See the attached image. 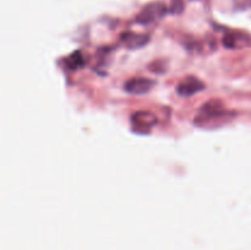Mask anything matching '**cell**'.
Instances as JSON below:
<instances>
[{
  "instance_id": "obj_1",
  "label": "cell",
  "mask_w": 251,
  "mask_h": 250,
  "mask_svg": "<svg viewBox=\"0 0 251 250\" xmlns=\"http://www.w3.org/2000/svg\"><path fill=\"white\" fill-rule=\"evenodd\" d=\"M167 11V7L164 6V4L157 1V2H151L147 6L144 7L141 12L137 15L136 22L142 25L151 24V22L156 21V20L161 19L164 16Z\"/></svg>"
},
{
  "instance_id": "obj_2",
  "label": "cell",
  "mask_w": 251,
  "mask_h": 250,
  "mask_svg": "<svg viewBox=\"0 0 251 250\" xmlns=\"http://www.w3.org/2000/svg\"><path fill=\"white\" fill-rule=\"evenodd\" d=\"M131 124L135 131L146 134V132H149L154 126V124H156V118L151 113L137 112L132 115Z\"/></svg>"
},
{
  "instance_id": "obj_3",
  "label": "cell",
  "mask_w": 251,
  "mask_h": 250,
  "mask_svg": "<svg viewBox=\"0 0 251 250\" xmlns=\"http://www.w3.org/2000/svg\"><path fill=\"white\" fill-rule=\"evenodd\" d=\"M153 85L154 82L150 78L135 77L125 83V91L132 93V95H144V93L149 92L153 87Z\"/></svg>"
},
{
  "instance_id": "obj_4",
  "label": "cell",
  "mask_w": 251,
  "mask_h": 250,
  "mask_svg": "<svg viewBox=\"0 0 251 250\" xmlns=\"http://www.w3.org/2000/svg\"><path fill=\"white\" fill-rule=\"evenodd\" d=\"M203 88H205V85L199 78L194 77V76H188L179 83L176 90H178V93L180 96H188L189 97V96L200 92Z\"/></svg>"
},
{
  "instance_id": "obj_5",
  "label": "cell",
  "mask_w": 251,
  "mask_h": 250,
  "mask_svg": "<svg viewBox=\"0 0 251 250\" xmlns=\"http://www.w3.org/2000/svg\"><path fill=\"white\" fill-rule=\"evenodd\" d=\"M123 41L125 42V44H126L129 48H142V47L149 42V36L129 32V33L123 36Z\"/></svg>"
},
{
  "instance_id": "obj_6",
  "label": "cell",
  "mask_w": 251,
  "mask_h": 250,
  "mask_svg": "<svg viewBox=\"0 0 251 250\" xmlns=\"http://www.w3.org/2000/svg\"><path fill=\"white\" fill-rule=\"evenodd\" d=\"M82 63H83V58H82V54H81L80 51H76V53H74L73 55L69 56L68 59V65L70 66L71 69L78 68V66L82 65Z\"/></svg>"
},
{
  "instance_id": "obj_7",
  "label": "cell",
  "mask_w": 251,
  "mask_h": 250,
  "mask_svg": "<svg viewBox=\"0 0 251 250\" xmlns=\"http://www.w3.org/2000/svg\"><path fill=\"white\" fill-rule=\"evenodd\" d=\"M234 2V9L238 11H245L251 7V0H233Z\"/></svg>"
}]
</instances>
